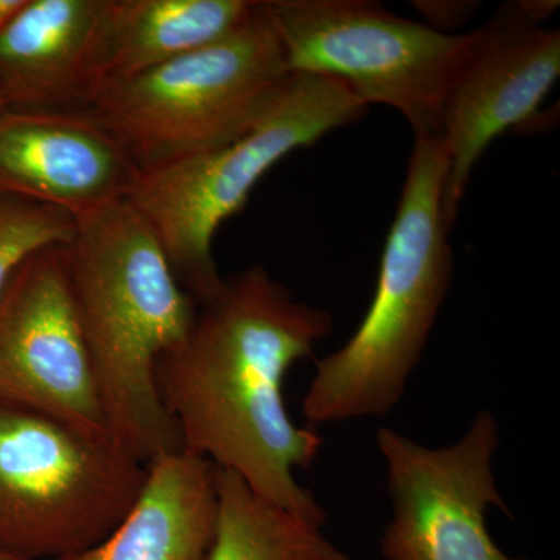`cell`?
I'll list each match as a JSON object with an SVG mask.
<instances>
[{
  "instance_id": "obj_1",
  "label": "cell",
  "mask_w": 560,
  "mask_h": 560,
  "mask_svg": "<svg viewBox=\"0 0 560 560\" xmlns=\"http://www.w3.org/2000/svg\"><path fill=\"white\" fill-rule=\"evenodd\" d=\"M331 329L329 312L250 267L201 302L189 334L156 366L158 393L184 451L319 528L326 511L294 471L318 459L324 441L293 422L283 385Z\"/></svg>"
},
{
  "instance_id": "obj_2",
  "label": "cell",
  "mask_w": 560,
  "mask_h": 560,
  "mask_svg": "<svg viewBox=\"0 0 560 560\" xmlns=\"http://www.w3.org/2000/svg\"><path fill=\"white\" fill-rule=\"evenodd\" d=\"M75 220L62 253L103 416L113 440L147 466L183 448L158 393L156 366L189 334L197 307L130 202Z\"/></svg>"
},
{
  "instance_id": "obj_3",
  "label": "cell",
  "mask_w": 560,
  "mask_h": 560,
  "mask_svg": "<svg viewBox=\"0 0 560 560\" xmlns=\"http://www.w3.org/2000/svg\"><path fill=\"white\" fill-rule=\"evenodd\" d=\"M445 176L440 139H415L374 298L352 337L316 361L302 399L312 429L378 418L404 399L452 283Z\"/></svg>"
},
{
  "instance_id": "obj_4",
  "label": "cell",
  "mask_w": 560,
  "mask_h": 560,
  "mask_svg": "<svg viewBox=\"0 0 560 560\" xmlns=\"http://www.w3.org/2000/svg\"><path fill=\"white\" fill-rule=\"evenodd\" d=\"M337 81L289 73L253 121L226 142L172 164L138 171L127 201L150 224L179 282L202 302L220 290L212 243L250 191L293 151L364 116Z\"/></svg>"
},
{
  "instance_id": "obj_5",
  "label": "cell",
  "mask_w": 560,
  "mask_h": 560,
  "mask_svg": "<svg viewBox=\"0 0 560 560\" xmlns=\"http://www.w3.org/2000/svg\"><path fill=\"white\" fill-rule=\"evenodd\" d=\"M289 75L267 2L242 28L95 94L88 114L138 171L172 164L245 130Z\"/></svg>"
},
{
  "instance_id": "obj_6",
  "label": "cell",
  "mask_w": 560,
  "mask_h": 560,
  "mask_svg": "<svg viewBox=\"0 0 560 560\" xmlns=\"http://www.w3.org/2000/svg\"><path fill=\"white\" fill-rule=\"evenodd\" d=\"M147 466L113 436L0 404V548L62 560L90 550L125 517Z\"/></svg>"
},
{
  "instance_id": "obj_7",
  "label": "cell",
  "mask_w": 560,
  "mask_h": 560,
  "mask_svg": "<svg viewBox=\"0 0 560 560\" xmlns=\"http://www.w3.org/2000/svg\"><path fill=\"white\" fill-rule=\"evenodd\" d=\"M289 73L337 81L363 105L399 110L415 139H440L442 114L480 28L438 31L364 0H270Z\"/></svg>"
},
{
  "instance_id": "obj_8",
  "label": "cell",
  "mask_w": 560,
  "mask_h": 560,
  "mask_svg": "<svg viewBox=\"0 0 560 560\" xmlns=\"http://www.w3.org/2000/svg\"><path fill=\"white\" fill-rule=\"evenodd\" d=\"M385 460L390 517L383 529L386 560H528L506 555L490 536V508L512 515L497 485L495 416L482 410L458 441L427 447L390 427L375 434Z\"/></svg>"
},
{
  "instance_id": "obj_9",
  "label": "cell",
  "mask_w": 560,
  "mask_h": 560,
  "mask_svg": "<svg viewBox=\"0 0 560 560\" xmlns=\"http://www.w3.org/2000/svg\"><path fill=\"white\" fill-rule=\"evenodd\" d=\"M0 404L109 434L62 248L33 256L0 294Z\"/></svg>"
},
{
  "instance_id": "obj_10",
  "label": "cell",
  "mask_w": 560,
  "mask_h": 560,
  "mask_svg": "<svg viewBox=\"0 0 560 560\" xmlns=\"http://www.w3.org/2000/svg\"><path fill=\"white\" fill-rule=\"evenodd\" d=\"M559 75V31L526 20L517 7H506L480 28L477 49L459 73L441 120L448 226H455L471 172L490 143L528 121Z\"/></svg>"
},
{
  "instance_id": "obj_11",
  "label": "cell",
  "mask_w": 560,
  "mask_h": 560,
  "mask_svg": "<svg viewBox=\"0 0 560 560\" xmlns=\"http://www.w3.org/2000/svg\"><path fill=\"white\" fill-rule=\"evenodd\" d=\"M138 167L88 113L0 117V191L84 215L127 200Z\"/></svg>"
},
{
  "instance_id": "obj_12",
  "label": "cell",
  "mask_w": 560,
  "mask_h": 560,
  "mask_svg": "<svg viewBox=\"0 0 560 560\" xmlns=\"http://www.w3.org/2000/svg\"><path fill=\"white\" fill-rule=\"evenodd\" d=\"M108 0H24L0 28V92L16 113H86Z\"/></svg>"
},
{
  "instance_id": "obj_13",
  "label": "cell",
  "mask_w": 560,
  "mask_h": 560,
  "mask_svg": "<svg viewBox=\"0 0 560 560\" xmlns=\"http://www.w3.org/2000/svg\"><path fill=\"white\" fill-rule=\"evenodd\" d=\"M217 521V466L180 448L147 464L138 499L105 540L62 560H209Z\"/></svg>"
},
{
  "instance_id": "obj_14",
  "label": "cell",
  "mask_w": 560,
  "mask_h": 560,
  "mask_svg": "<svg viewBox=\"0 0 560 560\" xmlns=\"http://www.w3.org/2000/svg\"><path fill=\"white\" fill-rule=\"evenodd\" d=\"M250 0H108L98 50V91L237 32Z\"/></svg>"
},
{
  "instance_id": "obj_15",
  "label": "cell",
  "mask_w": 560,
  "mask_h": 560,
  "mask_svg": "<svg viewBox=\"0 0 560 560\" xmlns=\"http://www.w3.org/2000/svg\"><path fill=\"white\" fill-rule=\"evenodd\" d=\"M219 521L209 560H357L301 515L261 499L217 467Z\"/></svg>"
},
{
  "instance_id": "obj_16",
  "label": "cell",
  "mask_w": 560,
  "mask_h": 560,
  "mask_svg": "<svg viewBox=\"0 0 560 560\" xmlns=\"http://www.w3.org/2000/svg\"><path fill=\"white\" fill-rule=\"evenodd\" d=\"M77 220L66 210L0 195V294L33 256L72 242Z\"/></svg>"
},
{
  "instance_id": "obj_17",
  "label": "cell",
  "mask_w": 560,
  "mask_h": 560,
  "mask_svg": "<svg viewBox=\"0 0 560 560\" xmlns=\"http://www.w3.org/2000/svg\"><path fill=\"white\" fill-rule=\"evenodd\" d=\"M24 0H0V28L13 16L14 11L20 9Z\"/></svg>"
},
{
  "instance_id": "obj_18",
  "label": "cell",
  "mask_w": 560,
  "mask_h": 560,
  "mask_svg": "<svg viewBox=\"0 0 560 560\" xmlns=\"http://www.w3.org/2000/svg\"><path fill=\"white\" fill-rule=\"evenodd\" d=\"M0 560H33L27 558H22V556L14 555V552H10L0 548Z\"/></svg>"
},
{
  "instance_id": "obj_19",
  "label": "cell",
  "mask_w": 560,
  "mask_h": 560,
  "mask_svg": "<svg viewBox=\"0 0 560 560\" xmlns=\"http://www.w3.org/2000/svg\"><path fill=\"white\" fill-rule=\"evenodd\" d=\"M5 113H7L5 101H3L2 92H0V117H2L3 114H5Z\"/></svg>"
}]
</instances>
